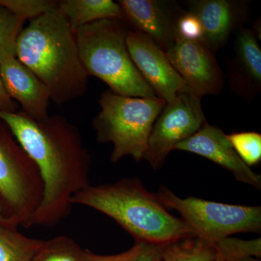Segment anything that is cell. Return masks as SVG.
Listing matches in <instances>:
<instances>
[{
    "label": "cell",
    "instance_id": "cell-1",
    "mask_svg": "<svg viewBox=\"0 0 261 261\" xmlns=\"http://www.w3.org/2000/svg\"><path fill=\"white\" fill-rule=\"evenodd\" d=\"M4 122L37 165L44 192L33 225L53 227L68 216L72 197L90 185L92 158L78 127L59 115L37 121L21 110L0 111Z\"/></svg>",
    "mask_w": 261,
    "mask_h": 261
},
{
    "label": "cell",
    "instance_id": "cell-2",
    "mask_svg": "<svg viewBox=\"0 0 261 261\" xmlns=\"http://www.w3.org/2000/svg\"><path fill=\"white\" fill-rule=\"evenodd\" d=\"M16 58L42 81L57 104L71 102L87 92L89 75L81 62L74 33L58 9L22 29Z\"/></svg>",
    "mask_w": 261,
    "mask_h": 261
},
{
    "label": "cell",
    "instance_id": "cell-3",
    "mask_svg": "<svg viewBox=\"0 0 261 261\" xmlns=\"http://www.w3.org/2000/svg\"><path fill=\"white\" fill-rule=\"evenodd\" d=\"M71 205L87 206L106 215L135 240V243L166 245L195 233L181 219L168 212L156 194L138 178L92 186L75 194Z\"/></svg>",
    "mask_w": 261,
    "mask_h": 261
},
{
    "label": "cell",
    "instance_id": "cell-4",
    "mask_svg": "<svg viewBox=\"0 0 261 261\" xmlns=\"http://www.w3.org/2000/svg\"><path fill=\"white\" fill-rule=\"evenodd\" d=\"M128 28L123 20L104 19L74 33L79 55L89 76H95L120 95L157 97L130 58L126 44Z\"/></svg>",
    "mask_w": 261,
    "mask_h": 261
},
{
    "label": "cell",
    "instance_id": "cell-5",
    "mask_svg": "<svg viewBox=\"0 0 261 261\" xmlns=\"http://www.w3.org/2000/svg\"><path fill=\"white\" fill-rule=\"evenodd\" d=\"M100 111L92 126L99 143L113 145L112 163L129 156L137 162L143 160L149 135L166 102L159 97L120 95L111 90L98 100Z\"/></svg>",
    "mask_w": 261,
    "mask_h": 261
},
{
    "label": "cell",
    "instance_id": "cell-6",
    "mask_svg": "<svg viewBox=\"0 0 261 261\" xmlns=\"http://www.w3.org/2000/svg\"><path fill=\"white\" fill-rule=\"evenodd\" d=\"M167 210L177 211L197 238L213 244L238 233L261 231L260 206L231 205L195 197L181 198L166 186L156 193Z\"/></svg>",
    "mask_w": 261,
    "mask_h": 261
},
{
    "label": "cell",
    "instance_id": "cell-7",
    "mask_svg": "<svg viewBox=\"0 0 261 261\" xmlns=\"http://www.w3.org/2000/svg\"><path fill=\"white\" fill-rule=\"evenodd\" d=\"M43 192L37 165L9 127L0 121V195L18 226H32Z\"/></svg>",
    "mask_w": 261,
    "mask_h": 261
},
{
    "label": "cell",
    "instance_id": "cell-8",
    "mask_svg": "<svg viewBox=\"0 0 261 261\" xmlns=\"http://www.w3.org/2000/svg\"><path fill=\"white\" fill-rule=\"evenodd\" d=\"M201 97L181 92L167 102L154 122L143 160L153 169L163 167L175 146L195 135L205 123Z\"/></svg>",
    "mask_w": 261,
    "mask_h": 261
},
{
    "label": "cell",
    "instance_id": "cell-9",
    "mask_svg": "<svg viewBox=\"0 0 261 261\" xmlns=\"http://www.w3.org/2000/svg\"><path fill=\"white\" fill-rule=\"evenodd\" d=\"M174 69L195 95H217L224 87L226 75L216 53L202 41L177 37L166 51Z\"/></svg>",
    "mask_w": 261,
    "mask_h": 261
},
{
    "label": "cell",
    "instance_id": "cell-10",
    "mask_svg": "<svg viewBox=\"0 0 261 261\" xmlns=\"http://www.w3.org/2000/svg\"><path fill=\"white\" fill-rule=\"evenodd\" d=\"M126 44L132 61L157 97L167 103L181 92H192L171 65L166 51L150 38L128 29Z\"/></svg>",
    "mask_w": 261,
    "mask_h": 261
},
{
    "label": "cell",
    "instance_id": "cell-11",
    "mask_svg": "<svg viewBox=\"0 0 261 261\" xmlns=\"http://www.w3.org/2000/svg\"><path fill=\"white\" fill-rule=\"evenodd\" d=\"M123 21L143 33L166 51L177 38L176 21L183 11L176 3L164 0H119Z\"/></svg>",
    "mask_w": 261,
    "mask_h": 261
},
{
    "label": "cell",
    "instance_id": "cell-12",
    "mask_svg": "<svg viewBox=\"0 0 261 261\" xmlns=\"http://www.w3.org/2000/svg\"><path fill=\"white\" fill-rule=\"evenodd\" d=\"M175 150L191 152L219 165L232 173L237 181L261 189V176L254 172L239 157L226 134L207 121L200 129L175 146Z\"/></svg>",
    "mask_w": 261,
    "mask_h": 261
},
{
    "label": "cell",
    "instance_id": "cell-13",
    "mask_svg": "<svg viewBox=\"0 0 261 261\" xmlns=\"http://www.w3.org/2000/svg\"><path fill=\"white\" fill-rule=\"evenodd\" d=\"M0 75L8 95L20 105L23 112L37 121L47 119L50 94L28 67L12 57L0 63Z\"/></svg>",
    "mask_w": 261,
    "mask_h": 261
},
{
    "label": "cell",
    "instance_id": "cell-14",
    "mask_svg": "<svg viewBox=\"0 0 261 261\" xmlns=\"http://www.w3.org/2000/svg\"><path fill=\"white\" fill-rule=\"evenodd\" d=\"M188 5V11L195 14L202 25V42L215 53L226 44L247 16V4L244 1L193 0Z\"/></svg>",
    "mask_w": 261,
    "mask_h": 261
},
{
    "label": "cell",
    "instance_id": "cell-15",
    "mask_svg": "<svg viewBox=\"0 0 261 261\" xmlns=\"http://www.w3.org/2000/svg\"><path fill=\"white\" fill-rule=\"evenodd\" d=\"M254 29H239L234 56L228 65V81L235 94L252 100L261 90V49Z\"/></svg>",
    "mask_w": 261,
    "mask_h": 261
},
{
    "label": "cell",
    "instance_id": "cell-16",
    "mask_svg": "<svg viewBox=\"0 0 261 261\" xmlns=\"http://www.w3.org/2000/svg\"><path fill=\"white\" fill-rule=\"evenodd\" d=\"M58 10L73 33L87 24L104 19L123 20L121 6L112 0H61Z\"/></svg>",
    "mask_w": 261,
    "mask_h": 261
},
{
    "label": "cell",
    "instance_id": "cell-17",
    "mask_svg": "<svg viewBox=\"0 0 261 261\" xmlns=\"http://www.w3.org/2000/svg\"><path fill=\"white\" fill-rule=\"evenodd\" d=\"M44 241L25 236L18 228L0 226V261H32Z\"/></svg>",
    "mask_w": 261,
    "mask_h": 261
},
{
    "label": "cell",
    "instance_id": "cell-18",
    "mask_svg": "<svg viewBox=\"0 0 261 261\" xmlns=\"http://www.w3.org/2000/svg\"><path fill=\"white\" fill-rule=\"evenodd\" d=\"M217 255L214 244L194 237L163 245V261H214Z\"/></svg>",
    "mask_w": 261,
    "mask_h": 261
},
{
    "label": "cell",
    "instance_id": "cell-19",
    "mask_svg": "<svg viewBox=\"0 0 261 261\" xmlns=\"http://www.w3.org/2000/svg\"><path fill=\"white\" fill-rule=\"evenodd\" d=\"M84 249L65 235L44 240L32 261H83Z\"/></svg>",
    "mask_w": 261,
    "mask_h": 261
},
{
    "label": "cell",
    "instance_id": "cell-20",
    "mask_svg": "<svg viewBox=\"0 0 261 261\" xmlns=\"http://www.w3.org/2000/svg\"><path fill=\"white\" fill-rule=\"evenodd\" d=\"M25 20L0 5V63L16 57L18 37Z\"/></svg>",
    "mask_w": 261,
    "mask_h": 261
},
{
    "label": "cell",
    "instance_id": "cell-21",
    "mask_svg": "<svg viewBox=\"0 0 261 261\" xmlns=\"http://www.w3.org/2000/svg\"><path fill=\"white\" fill-rule=\"evenodd\" d=\"M218 255L224 261H235L246 257H261L260 238L251 240L228 238L214 244Z\"/></svg>",
    "mask_w": 261,
    "mask_h": 261
},
{
    "label": "cell",
    "instance_id": "cell-22",
    "mask_svg": "<svg viewBox=\"0 0 261 261\" xmlns=\"http://www.w3.org/2000/svg\"><path fill=\"white\" fill-rule=\"evenodd\" d=\"M239 157L248 167L261 161V135L255 132H243L226 135Z\"/></svg>",
    "mask_w": 261,
    "mask_h": 261
},
{
    "label": "cell",
    "instance_id": "cell-23",
    "mask_svg": "<svg viewBox=\"0 0 261 261\" xmlns=\"http://www.w3.org/2000/svg\"><path fill=\"white\" fill-rule=\"evenodd\" d=\"M0 5L25 21L58 9V1L53 0H0Z\"/></svg>",
    "mask_w": 261,
    "mask_h": 261
},
{
    "label": "cell",
    "instance_id": "cell-24",
    "mask_svg": "<svg viewBox=\"0 0 261 261\" xmlns=\"http://www.w3.org/2000/svg\"><path fill=\"white\" fill-rule=\"evenodd\" d=\"M178 37L187 40L202 41L203 31L200 20L188 10H183L176 21Z\"/></svg>",
    "mask_w": 261,
    "mask_h": 261
},
{
    "label": "cell",
    "instance_id": "cell-25",
    "mask_svg": "<svg viewBox=\"0 0 261 261\" xmlns=\"http://www.w3.org/2000/svg\"><path fill=\"white\" fill-rule=\"evenodd\" d=\"M142 243L135 245L126 251L115 255H98L89 250H84L83 261H130L140 254Z\"/></svg>",
    "mask_w": 261,
    "mask_h": 261
},
{
    "label": "cell",
    "instance_id": "cell-26",
    "mask_svg": "<svg viewBox=\"0 0 261 261\" xmlns=\"http://www.w3.org/2000/svg\"><path fill=\"white\" fill-rule=\"evenodd\" d=\"M163 246L142 243L140 254L130 261H162Z\"/></svg>",
    "mask_w": 261,
    "mask_h": 261
},
{
    "label": "cell",
    "instance_id": "cell-27",
    "mask_svg": "<svg viewBox=\"0 0 261 261\" xmlns=\"http://www.w3.org/2000/svg\"><path fill=\"white\" fill-rule=\"evenodd\" d=\"M19 111L18 104L8 95L0 75V111L15 113Z\"/></svg>",
    "mask_w": 261,
    "mask_h": 261
},
{
    "label": "cell",
    "instance_id": "cell-28",
    "mask_svg": "<svg viewBox=\"0 0 261 261\" xmlns=\"http://www.w3.org/2000/svg\"><path fill=\"white\" fill-rule=\"evenodd\" d=\"M0 226L12 228L18 227V225L10 216L1 195H0Z\"/></svg>",
    "mask_w": 261,
    "mask_h": 261
},
{
    "label": "cell",
    "instance_id": "cell-29",
    "mask_svg": "<svg viewBox=\"0 0 261 261\" xmlns=\"http://www.w3.org/2000/svg\"><path fill=\"white\" fill-rule=\"evenodd\" d=\"M235 261H261L260 258H257L255 257H243V258L239 259Z\"/></svg>",
    "mask_w": 261,
    "mask_h": 261
},
{
    "label": "cell",
    "instance_id": "cell-30",
    "mask_svg": "<svg viewBox=\"0 0 261 261\" xmlns=\"http://www.w3.org/2000/svg\"><path fill=\"white\" fill-rule=\"evenodd\" d=\"M214 261H224V260H223L222 257L220 256V255H218V254H217V255H216V257H215Z\"/></svg>",
    "mask_w": 261,
    "mask_h": 261
},
{
    "label": "cell",
    "instance_id": "cell-31",
    "mask_svg": "<svg viewBox=\"0 0 261 261\" xmlns=\"http://www.w3.org/2000/svg\"><path fill=\"white\" fill-rule=\"evenodd\" d=\"M163 261V260H162Z\"/></svg>",
    "mask_w": 261,
    "mask_h": 261
}]
</instances>
